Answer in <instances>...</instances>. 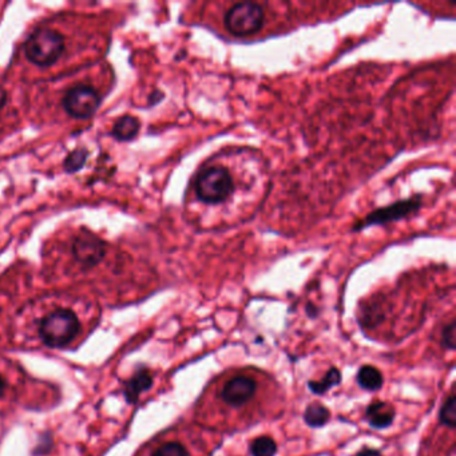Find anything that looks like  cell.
Returning <instances> with one entry per match:
<instances>
[{"label":"cell","instance_id":"obj_1","mask_svg":"<svg viewBox=\"0 0 456 456\" xmlns=\"http://www.w3.org/2000/svg\"><path fill=\"white\" fill-rule=\"evenodd\" d=\"M63 51V35L51 28H39L34 31L24 43L27 59L41 68H47L58 62Z\"/></svg>","mask_w":456,"mask_h":456},{"label":"cell","instance_id":"obj_2","mask_svg":"<svg viewBox=\"0 0 456 456\" xmlns=\"http://www.w3.org/2000/svg\"><path fill=\"white\" fill-rule=\"evenodd\" d=\"M234 191V183L224 166H210L200 173L196 181L197 197L205 203L217 205L227 201Z\"/></svg>","mask_w":456,"mask_h":456},{"label":"cell","instance_id":"obj_3","mask_svg":"<svg viewBox=\"0 0 456 456\" xmlns=\"http://www.w3.org/2000/svg\"><path fill=\"white\" fill-rule=\"evenodd\" d=\"M79 328V320L74 312L59 309L42 320L39 335L47 346L62 348L75 339Z\"/></svg>","mask_w":456,"mask_h":456},{"label":"cell","instance_id":"obj_4","mask_svg":"<svg viewBox=\"0 0 456 456\" xmlns=\"http://www.w3.org/2000/svg\"><path fill=\"white\" fill-rule=\"evenodd\" d=\"M264 17V8L260 4L251 1L237 3L225 15V27L233 37H251L262 28Z\"/></svg>","mask_w":456,"mask_h":456},{"label":"cell","instance_id":"obj_5","mask_svg":"<svg viewBox=\"0 0 456 456\" xmlns=\"http://www.w3.org/2000/svg\"><path fill=\"white\" fill-rule=\"evenodd\" d=\"M422 207V196H415L407 200H400L392 205L380 207L368 214L363 221L357 222L355 230H363L376 225H388L391 222L403 220Z\"/></svg>","mask_w":456,"mask_h":456},{"label":"cell","instance_id":"obj_6","mask_svg":"<svg viewBox=\"0 0 456 456\" xmlns=\"http://www.w3.org/2000/svg\"><path fill=\"white\" fill-rule=\"evenodd\" d=\"M62 105L71 116L87 119L96 113L101 105V95L92 86L78 85L66 92Z\"/></svg>","mask_w":456,"mask_h":456},{"label":"cell","instance_id":"obj_7","mask_svg":"<svg viewBox=\"0 0 456 456\" xmlns=\"http://www.w3.org/2000/svg\"><path fill=\"white\" fill-rule=\"evenodd\" d=\"M106 253V244L92 233L79 234L72 244V256L83 267H94L102 261Z\"/></svg>","mask_w":456,"mask_h":456},{"label":"cell","instance_id":"obj_8","mask_svg":"<svg viewBox=\"0 0 456 456\" xmlns=\"http://www.w3.org/2000/svg\"><path fill=\"white\" fill-rule=\"evenodd\" d=\"M256 380L248 376H237L222 388L221 397L222 400L231 406V407H240L248 400H251V396L256 392Z\"/></svg>","mask_w":456,"mask_h":456},{"label":"cell","instance_id":"obj_9","mask_svg":"<svg viewBox=\"0 0 456 456\" xmlns=\"http://www.w3.org/2000/svg\"><path fill=\"white\" fill-rule=\"evenodd\" d=\"M365 416L375 428H387L395 419V408L384 402H376L368 406Z\"/></svg>","mask_w":456,"mask_h":456},{"label":"cell","instance_id":"obj_10","mask_svg":"<svg viewBox=\"0 0 456 456\" xmlns=\"http://www.w3.org/2000/svg\"><path fill=\"white\" fill-rule=\"evenodd\" d=\"M139 127H141V123H139L138 118L133 115H123L115 122L112 134L115 139L126 142V141H132L133 138L137 137Z\"/></svg>","mask_w":456,"mask_h":456},{"label":"cell","instance_id":"obj_11","mask_svg":"<svg viewBox=\"0 0 456 456\" xmlns=\"http://www.w3.org/2000/svg\"><path fill=\"white\" fill-rule=\"evenodd\" d=\"M357 383L365 391H377L383 386V375L372 365H363L357 373Z\"/></svg>","mask_w":456,"mask_h":456},{"label":"cell","instance_id":"obj_12","mask_svg":"<svg viewBox=\"0 0 456 456\" xmlns=\"http://www.w3.org/2000/svg\"><path fill=\"white\" fill-rule=\"evenodd\" d=\"M153 384V377L149 371L142 369L139 371L134 377L130 379V382L126 386V397L129 402L137 400L138 396L141 392L149 389Z\"/></svg>","mask_w":456,"mask_h":456},{"label":"cell","instance_id":"obj_13","mask_svg":"<svg viewBox=\"0 0 456 456\" xmlns=\"http://www.w3.org/2000/svg\"><path fill=\"white\" fill-rule=\"evenodd\" d=\"M331 417V413L328 408H325L322 404L320 403H312L311 406H308V408L305 410L304 413V420L309 427H322L328 423Z\"/></svg>","mask_w":456,"mask_h":456},{"label":"cell","instance_id":"obj_14","mask_svg":"<svg viewBox=\"0 0 456 456\" xmlns=\"http://www.w3.org/2000/svg\"><path fill=\"white\" fill-rule=\"evenodd\" d=\"M340 382H342L340 371L338 368H331L320 382H309L308 387L316 395H324L331 388L340 384Z\"/></svg>","mask_w":456,"mask_h":456},{"label":"cell","instance_id":"obj_15","mask_svg":"<svg viewBox=\"0 0 456 456\" xmlns=\"http://www.w3.org/2000/svg\"><path fill=\"white\" fill-rule=\"evenodd\" d=\"M249 451L251 456H274L277 453V444L269 436H260L251 442Z\"/></svg>","mask_w":456,"mask_h":456},{"label":"cell","instance_id":"obj_16","mask_svg":"<svg viewBox=\"0 0 456 456\" xmlns=\"http://www.w3.org/2000/svg\"><path fill=\"white\" fill-rule=\"evenodd\" d=\"M439 420L442 424L454 428L456 426V395L451 392V395L446 399L443 407L439 412Z\"/></svg>","mask_w":456,"mask_h":456},{"label":"cell","instance_id":"obj_17","mask_svg":"<svg viewBox=\"0 0 456 456\" xmlns=\"http://www.w3.org/2000/svg\"><path fill=\"white\" fill-rule=\"evenodd\" d=\"M87 157H89V152L86 149H76L71 152L68 158L65 160V170L70 174L81 170L85 166Z\"/></svg>","mask_w":456,"mask_h":456},{"label":"cell","instance_id":"obj_18","mask_svg":"<svg viewBox=\"0 0 456 456\" xmlns=\"http://www.w3.org/2000/svg\"><path fill=\"white\" fill-rule=\"evenodd\" d=\"M153 456H187V451L180 443H166L153 454Z\"/></svg>","mask_w":456,"mask_h":456},{"label":"cell","instance_id":"obj_19","mask_svg":"<svg viewBox=\"0 0 456 456\" xmlns=\"http://www.w3.org/2000/svg\"><path fill=\"white\" fill-rule=\"evenodd\" d=\"M455 340H456V333H455V322L451 321L444 329H443V333H442V345L447 349H455Z\"/></svg>","mask_w":456,"mask_h":456},{"label":"cell","instance_id":"obj_20","mask_svg":"<svg viewBox=\"0 0 456 456\" xmlns=\"http://www.w3.org/2000/svg\"><path fill=\"white\" fill-rule=\"evenodd\" d=\"M355 456H382V454L377 451V450H373V448H363L362 451H359L357 454Z\"/></svg>","mask_w":456,"mask_h":456},{"label":"cell","instance_id":"obj_21","mask_svg":"<svg viewBox=\"0 0 456 456\" xmlns=\"http://www.w3.org/2000/svg\"><path fill=\"white\" fill-rule=\"evenodd\" d=\"M7 103V92L4 90V87L0 86V110L6 106Z\"/></svg>","mask_w":456,"mask_h":456},{"label":"cell","instance_id":"obj_22","mask_svg":"<svg viewBox=\"0 0 456 456\" xmlns=\"http://www.w3.org/2000/svg\"><path fill=\"white\" fill-rule=\"evenodd\" d=\"M4 386H6V384H4V380H3L1 377H0V396L3 395V391H4Z\"/></svg>","mask_w":456,"mask_h":456}]
</instances>
